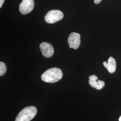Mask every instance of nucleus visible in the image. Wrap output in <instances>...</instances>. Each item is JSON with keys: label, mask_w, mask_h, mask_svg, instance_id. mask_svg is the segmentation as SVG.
<instances>
[{"label": "nucleus", "mask_w": 121, "mask_h": 121, "mask_svg": "<svg viewBox=\"0 0 121 121\" xmlns=\"http://www.w3.org/2000/svg\"><path fill=\"white\" fill-rule=\"evenodd\" d=\"M63 77V73L58 68H52L47 70L41 75V79L45 82L54 83L60 80Z\"/></svg>", "instance_id": "1"}, {"label": "nucleus", "mask_w": 121, "mask_h": 121, "mask_svg": "<svg viewBox=\"0 0 121 121\" xmlns=\"http://www.w3.org/2000/svg\"><path fill=\"white\" fill-rule=\"evenodd\" d=\"M37 113V108L31 106L23 108L18 113L15 121H30L33 119Z\"/></svg>", "instance_id": "2"}, {"label": "nucleus", "mask_w": 121, "mask_h": 121, "mask_svg": "<svg viewBox=\"0 0 121 121\" xmlns=\"http://www.w3.org/2000/svg\"><path fill=\"white\" fill-rule=\"evenodd\" d=\"M64 17L63 13L59 10L54 9L48 11L46 14L44 19L48 23H54L61 20Z\"/></svg>", "instance_id": "3"}, {"label": "nucleus", "mask_w": 121, "mask_h": 121, "mask_svg": "<svg viewBox=\"0 0 121 121\" xmlns=\"http://www.w3.org/2000/svg\"><path fill=\"white\" fill-rule=\"evenodd\" d=\"M34 0H23L19 5V11L22 14L30 13L34 7Z\"/></svg>", "instance_id": "4"}, {"label": "nucleus", "mask_w": 121, "mask_h": 121, "mask_svg": "<svg viewBox=\"0 0 121 121\" xmlns=\"http://www.w3.org/2000/svg\"><path fill=\"white\" fill-rule=\"evenodd\" d=\"M68 42L70 48L74 49H78L81 43L80 35L76 32L71 33L69 36Z\"/></svg>", "instance_id": "5"}, {"label": "nucleus", "mask_w": 121, "mask_h": 121, "mask_svg": "<svg viewBox=\"0 0 121 121\" xmlns=\"http://www.w3.org/2000/svg\"><path fill=\"white\" fill-rule=\"evenodd\" d=\"M39 48L43 56L47 58L51 57L54 53V49L50 43L43 42L39 45Z\"/></svg>", "instance_id": "6"}, {"label": "nucleus", "mask_w": 121, "mask_h": 121, "mask_svg": "<svg viewBox=\"0 0 121 121\" xmlns=\"http://www.w3.org/2000/svg\"><path fill=\"white\" fill-rule=\"evenodd\" d=\"M88 82L91 87L97 90H100L105 86L104 81L98 80L97 77L95 75H92L89 77Z\"/></svg>", "instance_id": "7"}, {"label": "nucleus", "mask_w": 121, "mask_h": 121, "mask_svg": "<svg viewBox=\"0 0 121 121\" xmlns=\"http://www.w3.org/2000/svg\"><path fill=\"white\" fill-rule=\"evenodd\" d=\"M103 65L104 67H105L108 70L109 73H113L116 71L117 67L116 62L115 59L113 58L112 56H110L109 57L107 62L104 61Z\"/></svg>", "instance_id": "8"}, {"label": "nucleus", "mask_w": 121, "mask_h": 121, "mask_svg": "<svg viewBox=\"0 0 121 121\" xmlns=\"http://www.w3.org/2000/svg\"><path fill=\"white\" fill-rule=\"evenodd\" d=\"M6 71V66L4 62H0V76H3L4 75Z\"/></svg>", "instance_id": "9"}, {"label": "nucleus", "mask_w": 121, "mask_h": 121, "mask_svg": "<svg viewBox=\"0 0 121 121\" xmlns=\"http://www.w3.org/2000/svg\"><path fill=\"white\" fill-rule=\"evenodd\" d=\"M5 0H0V8H1L4 3Z\"/></svg>", "instance_id": "10"}, {"label": "nucleus", "mask_w": 121, "mask_h": 121, "mask_svg": "<svg viewBox=\"0 0 121 121\" xmlns=\"http://www.w3.org/2000/svg\"><path fill=\"white\" fill-rule=\"evenodd\" d=\"M102 0H94V3L95 4H99Z\"/></svg>", "instance_id": "11"}, {"label": "nucleus", "mask_w": 121, "mask_h": 121, "mask_svg": "<svg viewBox=\"0 0 121 121\" xmlns=\"http://www.w3.org/2000/svg\"><path fill=\"white\" fill-rule=\"evenodd\" d=\"M119 121H121V116L119 118Z\"/></svg>", "instance_id": "12"}]
</instances>
